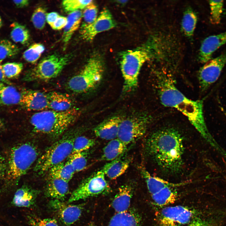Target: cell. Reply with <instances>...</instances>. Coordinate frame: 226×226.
I'll list each match as a JSON object with an SVG mask.
<instances>
[{
  "mask_svg": "<svg viewBox=\"0 0 226 226\" xmlns=\"http://www.w3.org/2000/svg\"><path fill=\"white\" fill-rule=\"evenodd\" d=\"M124 118L116 116L108 118L94 129L95 135L101 139L111 140L117 138L120 124Z\"/></svg>",
  "mask_w": 226,
  "mask_h": 226,
  "instance_id": "15",
  "label": "cell"
},
{
  "mask_svg": "<svg viewBox=\"0 0 226 226\" xmlns=\"http://www.w3.org/2000/svg\"><path fill=\"white\" fill-rule=\"evenodd\" d=\"M181 184L171 183L151 195L153 202L156 205L161 207L173 203L178 197V193L175 188Z\"/></svg>",
  "mask_w": 226,
  "mask_h": 226,
  "instance_id": "21",
  "label": "cell"
},
{
  "mask_svg": "<svg viewBox=\"0 0 226 226\" xmlns=\"http://www.w3.org/2000/svg\"><path fill=\"white\" fill-rule=\"evenodd\" d=\"M186 226H216L213 222L207 220L197 219L194 220Z\"/></svg>",
  "mask_w": 226,
  "mask_h": 226,
  "instance_id": "42",
  "label": "cell"
},
{
  "mask_svg": "<svg viewBox=\"0 0 226 226\" xmlns=\"http://www.w3.org/2000/svg\"><path fill=\"white\" fill-rule=\"evenodd\" d=\"M116 26V23L111 13L108 9H105L93 23L81 26L80 35L84 40L91 41L98 34L112 29Z\"/></svg>",
  "mask_w": 226,
  "mask_h": 226,
  "instance_id": "13",
  "label": "cell"
},
{
  "mask_svg": "<svg viewBox=\"0 0 226 226\" xmlns=\"http://www.w3.org/2000/svg\"><path fill=\"white\" fill-rule=\"evenodd\" d=\"M67 23V18L60 15L51 28L54 30H60L64 28Z\"/></svg>",
  "mask_w": 226,
  "mask_h": 226,
  "instance_id": "41",
  "label": "cell"
},
{
  "mask_svg": "<svg viewBox=\"0 0 226 226\" xmlns=\"http://www.w3.org/2000/svg\"><path fill=\"white\" fill-rule=\"evenodd\" d=\"M3 123L2 121V120L0 118V130H1V129L3 128Z\"/></svg>",
  "mask_w": 226,
  "mask_h": 226,
  "instance_id": "47",
  "label": "cell"
},
{
  "mask_svg": "<svg viewBox=\"0 0 226 226\" xmlns=\"http://www.w3.org/2000/svg\"><path fill=\"white\" fill-rule=\"evenodd\" d=\"M79 114L73 108L63 111L46 110L34 114L30 122L35 132L56 138L73 124Z\"/></svg>",
  "mask_w": 226,
  "mask_h": 226,
  "instance_id": "3",
  "label": "cell"
},
{
  "mask_svg": "<svg viewBox=\"0 0 226 226\" xmlns=\"http://www.w3.org/2000/svg\"><path fill=\"white\" fill-rule=\"evenodd\" d=\"M82 18L83 13L80 10L69 13L62 37L64 45L67 44L74 33L79 27Z\"/></svg>",
  "mask_w": 226,
  "mask_h": 226,
  "instance_id": "26",
  "label": "cell"
},
{
  "mask_svg": "<svg viewBox=\"0 0 226 226\" xmlns=\"http://www.w3.org/2000/svg\"><path fill=\"white\" fill-rule=\"evenodd\" d=\"M197 21L196 13L190 8L184 13L182 21L181 27L184 34L189 38L193 35Z\"/></svg>",
  "mask_w": 226,
  "mask_h": 226,
  "instance_id": "30",
  "label": "cell"
},
{
  "mask_svg": "<svg viewBox=\"0 0 226 226\" xmlns=\"http://www.w3.org/2000/svg\"><path fill=\"white\" fill-rule=\"evenodd\" d=\"M48 172L50 178L60 179L68 182L75 172L68 160L55 165Z\"/></svg>",
  "mask_w": 226,
  "mask_h": 226,
  "instance_id": "28",
  "label": "cell"
},
{
  "mask_svg": "<svg viewBox=\"0 0 226 226\" xmlns=\"http://www.w3.org/2000/svg\"></svg>",
  "mask_w": 226,
  "mask_h": 226,
  "instance_id": "51",
  "label": "cell"
},
{
  "mask_svg": "<svg viewBox=\"0 0 226 226\" xmlns=\"http://www.w3.org/2000/svg\"><path fill=\"white\" fill-rule=\"evenodd\" d=\"M21 105L27 109L43 111L49 108L46 94L38 91L26 90L21 93Z\"/></svg>",
  "mask_w": 226,
  "mask_h": 226,
  "instance_id": "16",
  "label": "cell"
},
{
  "mask_svg": "<svg viewBox=\"0 0 226 226\" xmlns=\"http://www.w3.org/2000/svg\"><path fill=\"white\" fill-rule=\"evenodd\" d=\"M150 118L139 114L123 119L119 127L117 138L126 145L141 138L145 133Z\"/></svg>",
  "mask_w": 226,
  "mask_h": 226,
  "instance_id": "10",
  "label": "cell"
},
{
  "mask_svg": "<svg viewBox=\"0 0 226 226\" xmlns=\"http://www.w3.org/2000/svg\"><path fill=\"white\" fill-rule=\"evenodd\" d=\"M85 226H97L94 224L91 223V224H89Z\"/></svg>",
  "mask_w": 226,
  "mask_h": 226,
  "instance_id": "50",
  "label": "cell"
},
{
  "mask_svg": "<svg viewBox=\"0 0 226 226\" xmlns=\"http://www.w3.org/2000/svg\"><path fill=\"white\" fill-rule=\"evenodd\" d=\"M95 144V140L84 136H77L73 143L72 154L87 151Z\"/></svg>",
  "mask_w": 226,
  "mask_h": 226,
  "instance_id": "34",
  "label": "cell"
},
{
  "mask_svg": "<svg viewBox=\"0 0 226 226\" xmlns=\"http://www.w3.org/2000/svg\"><path fill=\"white\" fill-rule=\"evenodd\" d=\"M46 95L49 108L52 110L63 111L73 108V101L68 96L55 91L50 92Z\"/></svg>",
  "mask_w": 226,
  "mask_h": 226,
  "instance_id": "24",
  "label": "cell"
},
{
  "mask_svg": "<svg viewBox=\"0 0 226 226\" xmlns=\"http://www.w3.org/2000/svg\"><path fill=\"white\" fill-rule=\"evenodd\" d=\"M2 67L6 78H14L19 75L23 70V66L21 62H9L4 63Z\"/></svg>",
  "mask_w": 226,
  "mask_h": 226,
  "instance_id": "35",
  "label": "cell"
},
{
  "mask_svg": "<svg viewBox=\"0 0 226 226\" xmlns=\"http://www.w3.org/2000/svg\"><path fill=\"white\" fill-rule=\"evenodd\" d=\"M11 30L10 37L14 42L23 45L27 44L30 39L29 30L24 25L17 22H14L11 24Z\"/></svg>",
  "mask_w": 226,
  "mask_h": 226,
  "instance_id": "29",
  "label": "cell"
},
{
  "mask_svg": "<svg viewBox=\"0 0 226 226\" xmlns=\"http://www.w3.org/2000/svg\"><path fill=\"white\" fill-rule=\"evenodd\" d=\"M77 136L76 133H68L51 145L38 159L35 171L40 175L42 174L68 158L72 153L74 142Z\"/></svg>",
  "mask_w": 226,
  "mask_h": 226,
  "instance_id": "6",
  "label": "cell"
},
{
  "mask_svg": "<svg viewBox=\"0 0 226 226\" xmlns=\"http://www.w3.org/2000/svg\"><path fill=\"white\" fill-rule=\"evenodd\" d=\"M226 64V53L210 60L199 70L198 79L201 90H207L218 79Z\"/></svg>",
  "mask_w": 226,
  "mask_h": 226,
  "instance_id": "12",
  "label": "cell"
},
{
  "mask_svg": "<svg viewBox=\"0 0 226 226\" xmlns=\"http://www.w3.org/2000/svg\"><path fill=\"white\" fill-rule=\"evenodd\" d=\"M123 155L106 164L101 169L105 176L110 179L117 178L123 175L129 167L132 158Z\"/></svg>",
  "mask_w": 226,
  "mask_h": 226,
  "instance_id": "18",
  "label": "cell"
},
{
  "mask_svg": "<svg viewBox=\"0 0 226 226\" xmlns=\"http://www.w3.org/2000/svg\"><path fill=\"white\" fill-rule=\"evenodd\" d=\"M87 153L86 151L73 153L68 158L69 161L75 172L84 169L87 164Z\"/></svg>",
  "mask_w": 226,
  "mask_h": 226,
  "instance_id": "33",
  "label": "cell"
},
{
  "mask_svg": "<svg viewBox=\"0 0 226 226\" xmlns=\"http://www.w3.org/2000/svg\"><path fill=\"white\" fill-rule=\"evenodd\" d=\"M194 211L180 205L164 207L157 213V220L161 226H183L193 220Z\"/></svg>",
  "mask_w": 226,
  "mask_h": 226,
  "instance_id": "11",
  "label": "cell"
},
{
  "mask_svg": "<svg viewBox=\"0 0 226 226\" xmlns=\"http://www.w3.org/2000/svg\"><path fill=\"white\" fill-rule=\"evenodd\" d=\"M7 164L4 158L0 156V179L5 176Z\"/></svg>",
  "mask_w": 226,
  "mask_h": 226,
  "instance_id": "44",
  "label": "cell"
},
{
  "mask_svg": "<svg viewBox=\"0 0 226 226\" xmlns=\"http://www.w3.org/2000/svg\"><path fill=\"white\" fill-rule=\"evenodd\" d=\"M60 15L55 12H53L47 14L46 21L51 27Z\"/></svg>",
  "mask_w": 226,
  "mask_h": 226,
  "instance_id": "43",
  "label": "cell"
},
{
  "mask_svg": "<svg viewBox=\"0 0 226 226\" xmlns=\"http://www.w3.org/2000/svg\"><path fill=\"white\" fill-rule=\"evenodd\" d=\"M47 13L43 8H36L33 13L31 20L34 27L37 29L42 30L45 27Z\"/></svg>",
  "mask_w": 226,
  "mask_h": 226,
  "instance_id": "38",
  "label": "cell"
},
{
  "mask_svg": "<svg viewBox=\"0 0 226 226\" xmlns=\"http://www.w3.org/2000/svg\"><path fill=\"white\" fill-rule=\"evenodd\" d=\"M141 218L133 210L116 213L111 218L108 226H140Z\"/></svg>",
  "mask_w": 226,
  "mask_h": 226,
  "instance_id": "23",
  "label": "cell"
},
{
  "mask_svg": "<svg viewBox=\"0 0 226 226\" xmlns=\"http://www.w3.org/2000/svg\"><path fill=\"white\" fill-rule=\"evenodd\" d=\"M70 55L52 54L43 58L24 78L27 81L50 80L57 77L70 60Z\"/></svg>",
  "mask_w": 226,
  "mask_h": 226,
  "instance_id": "8",
  "label": "cell"
},
{
  "mask_svg": "<svg viewBox=\"0 0 226 226\" xmlns=\"http://www.w3.org/2000/svg\"><path fill=\"white\" fill-rule=\"evenodd\" d=\"M68 183L62 179L50 178L46 187V195L53 199L63 201L69 192Z\"/></svg>",
  "mask_w": 226,
  "mask_h": 226,
  "instance_id": "22",
  "label": "cell"
},
{
  "mask_svg": "<svg viewBox=\"0 0 226 226\" xmlns=\"http://www.w3.org/2000/svg\"><path fill=\"white\" fill-rule=\"evenodd\" d=\"M220 108H221L222 111H223V113L226 116V111H225V110H224V109L223 108H222L221 107H220Z\"/></svg>",
  "mask_w": 226,
  "mask_h": 226,
  "instance_id": "49",
  "label": "cell"
},
{
  "mask_svg": "<svg viewBox=\"0 0 226 226\" xmlns=\"http://www.w3.org/2000/svg\"><path fill=\"white\" fill-rule=\"evenodd\" d=\"M13 3L18 8H22L27 6L29 3L28 0H14Z\"/></svg>",
  "mask_w": 226,
  "mask_h": 226,
  "instance_id": "45",
  "label": "cell"
},
{
  "mask_svg": "<svg viewBox=\"0 0 226 226\" xmlns=\"http://www.w3.org/2000/svg\"><path fill=\"white\" fill-rule=\"evenodd\" d=\"M133 188L131 184L121 186L112 201L111 205L116 213L127 211L132 196Z\"/></svg>",
  "mask_w": 226,
  "mask_h": 226,
  "instance_id": "19",
  "label": "cell"
},
{
  "mask_svg": "<svg viewBox=\"0 0 226 226\" xmlns=\"http://www.w3.org/2000/svg\"><path fill=\"white\" fill-rule=\"evenodd\" d=\"M98 9L93 2L87 6L83 13V21L81 26L89 25L93 23L97 18Z\"/></svg>",
  "mask_w": 226,
  "mask_h": 226,
  "instance_id": "39",
  "label": "cell"
},
{
  "mask_svg": "<svg viewBox=\"0 0 226 226\" xmlns=\"http://www.w3.org/2000/svg\"><path fill=\"white\" fill-rule=\"evenodd\" d=\"M223 0L209 1L210 8L211 21L213 24H218L221 19L223 7Z\"/></svg>",
  "mask_w": 226,
  "mask_h": 226,
  "instance_id": "37",
  "label": "cell"
},
{
  "mask_svg": "<svg viewBox=\"0 0 226 226\" xmlns=\"http://www.w3.org/2000/svg\"><path fill=\"white\" fill-rule=\"evenodd\" d=\"M156 86L161 103L174 108L186 116L203 138L215 148L219 145L209 132L203 112V100H193L186 97L175 86L173 78L166 74L158 75Z\"/></svg>",
  "mask_w": 226,
  "mask_h": 226,
  "instance_id": "2",
  "label": "cell"
},
{
  "mask_svg": "<svg viewBox=\"0 0 226 226\" xmlns=\"http://www.w3.org/2000/svg\"><path fill=\"white\" fill-rule=\"evenodd\" d=\"M103 72V64L100 59L96 57H92L79 73L69 80L67 87L76 93L90 91L100 82Z\"/></svg>",
  "mask_w": 226,
  "mask_h": 226,
  "instance_id": "7",
  "label": "cell"
},
{
  "mask_svg": "<svg viewBox=\"0 0 226 226\" xmlns=\"http://www.w3.org/2000/svg\"><path fill=\"white\" fill-rule=\"evenodd\" d=\"M127 146L118 138L111 140L103 148L101 159L112 161L123 155Z\"/></svg>",
  "mask_w": 226,
  "mask_h": 226,
  "instance_id": "25",
  "label": "cell"
},
{
  "mask_svg": "<svg viewBox=\"0 0 226 226\" xmlns=\"http://www.w3.org/2000/svg\"><path fill=\"white\" fill-rule=\"evenodd\" d=\"M92 0H65L62 5L65 12L69 13L75 11L84 9L92 3Z\"/></svg>",
  "mask_w": 226,
  "mask_h": 226,
  "instance_id": "36",
  "label": "cell"
},
{
  "mask_svg": "<svg viewBox=\"0 0 226 226\" xmlns=\"http://www.w3.org/2000/svg\"><path fill=\"white\" fill-rule=\"evenodd\" d=\"M226 43V32L217 35L210 36L202 41L200 48L199 58L202 63L211 60L213 53Z\"/></svg>",
  "mask_w": 226,
  "mask_h": 226,
  "instance_id": "17",
  "label": "cell"
},
{
  "mask_svg": "<svg viewBox=\"0 0 226 226\" xmlns=\"http://www.w3.org/2000/svg\"><path fill=\"white\" fill-rule=\"evenodd\" d=\"M3 25V22L1 17L0 16V29L1 28Z\"/></svg>",
  "mask_w": 226,
  "mask_h": 226,
  "instance_id": "48",
  "label": "cell"
},
{
  "mask_svg": "<svg viewBox=\"0 0 226 226\" xmlns=\"http://www.w3.org/2000/svg\"><path fill=\"white\" fill-rule=\"evenodd\" d=\"M21 93L11 85H6L0 82V101L6 105L20 103Z\"/></svg>",
  "mask_w": 226,
  "mask_h": 226,
  "instance_id": "27",
  "label": "cell"
},
{
  "mask_svg": "<svg viewBox=\"0 0 226 226\" xmlns=\"http://www.w3.org/2000/svg\"><path fill=\"white\" fill-rule=\"evenodd\" d=\"M38 155L37 148L32 143H24L13 147L7 164L5 176L6 187L16 183L37 160Z\"/></svg>",
  "mask_w": 226,
  "mask_h": 226,
  "instance_id": "5",
  "label": "cell"
},
{
  "mask_svg": "<svg viewBox=\"0 0 226 226\" xmlns=\"http://www.w3.org/2000/svg\"><path fill=\"white\" fill-rule=\"evenodd\" d=\"M31 226H59L56 219L51 218H42L33 215L28 216Z\"/></svg>",
  "mask_w": 226,
  "mask_h": 226,
  "instance_id": "40",
  "label": "cell"
},
{
  "mask_svg": "<svg viewBox=\"0 0 226 226\" xmlns=\"http://www.w3.org/2000/svg\"><path fill=\"white\" fill-rule=\"evenodd\" d=\"M49 205L61 222L67 226L72 225L78 219L83 208V205L66 203L57 199L51 201Z\"/></svg>",
  "mask_w": 226,
  "mask_h": 226,
  "instance_id": "14",
  "label": "cell"
},
{
  "mask_svg": "<svg viewBox=\"0 0 226 226\" xmlns=\"http://www.w3.org/2000/svg\"><path fill=\"white\" fill-rule=\"evenodd\" d=\"M0 82L12 85V83L9 81L5 76L2 68V65L0 62Z\"/></svg>",
  "mask_w": 226,
  "mask_h": 226,
  "instance_id": "46",
  "label": "cell"
},
{
  "mask_svg": "<svg viewBox=\"0 0 226 226\" xmlns=\"http://www.w3.org/2000/svg\"><path fill=\"white\" fill-rule=\"evenodd\" d=\"M45 49L44 46L40 43L33 44L24 52L23 57L29 63H35L39 59Z\"/></svg>",
  "mask_w": 226,
  "mask_h": 226,
  "instance_id": "32",
  "label": "cell"
},
{
  "mask_svg": "<svg viewBox=\"0 0 226 226\" xmlns=\"http://www.w3.org/2000/svg\"><path fill=\"white\" fill-rule=\"evenodd\" d=\"M145 151L163 172L175 175L182 171L184 164V139L177 129L165 127L153 132L145 141Z\"/></svg>",
  "mask_w": 226,
  "mask_h": 226,
  "instance_id": "1",
  "label": "cell"
},
{
  "mask_svg": "<svg viewBox=\"0 0 226 226\" xmlns=\"http://www.w3.org/2000/svg\"><path fill=\"white\" fill-rule=\"evenodd\" d=\"M111 189L101 170L84 180L72 193L68 201L71 203L77 201L110 193Z\"/></svg>",
  "mask_w": 226,
  "mask_h": 226,
  "instance_id": "9",
  "label": "cell"
},
{
  "mask_svg": "<svg viewBox=\"0 0 226 226\" xmlns=\"http://www.w3.org/2000/svg\"><path fill=\"white\" fill-rule=\"evenodd\" d=\"M19 47L5 39L0 40V62L7 58L15 57L19 52Z\"/></svg>",
  "mask_w": 226,
  "mask_h": 226,
  "instance_id": "31",
  "label": "cell"
},
{
  "mask_svg": "<svg viewBox=\"0 0 226 226\" xmlns=\"http://www.w3.org/2000/svg\"><path fill=\"white\" fill-rule=\"evenodd\" d=\"M151 43L136 50L126 51L122 54L120 64L124 79V93L130 92L137 88L142 66L155 54V45Z\"/></svg>",
  "mask_w": 226,
  "mask_h": 226,
  "instance_id": "4",
  "label": "cell"
},
{
  "mask_svg": "<svg viewBox=\"0 0 226 226\" xmlns=\"http://www.w3.org/2000/svg\"><path fill=\"white\" fill-rule=\"evenodd\" d=\"M38 193L37 191L23 186L15 192L11 204L15 207H30L35 204Z\"/></svg>",
  "mask_w": 226,
  "mask_h": 226,
  "instance_id": "20",
  "label": "cell"
}]
</instances>
